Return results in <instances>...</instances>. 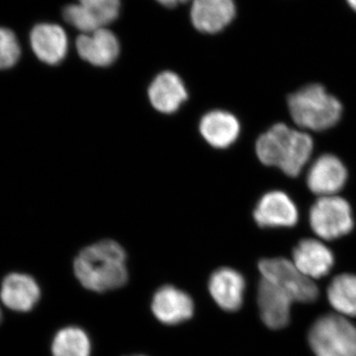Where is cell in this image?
I'll use <instances>...</instances> for the list:
<instances>
[{"label":"cell","instance_id":"1","mask_svg":"<svg viewBox=\"0 0 356 356\" xmlns=\"http://www.w3.org/2000/svg\"><path fill=\"white\" fill-rule=\"evenodd\" d=\"M127 255L118 243L100 241L83 248L74 259L77 280L86 289L105 292L125 285L128 280Z\"/></svg>","mask_w":356,"mask_h":356},{"label":"cell","instance_id":"2","mask_svg":"<svg viewBox=\"0 0 356 356\" xmlns=\"http://www.w3.org/2000/svg\"><path fill=\"white\" fill-rule=\"evenodd\" d=\"M314 140L305 131L278 123L259 136L255 145L264 165L280 168L288 177H298L310 161Z\"/></svg>","mask_w":356,"mask_h":356},{"label":"cell","instance_id":"3","mask_svg":"<svg viewBox=\"0 0 356 356\" xmlns=\"http://www.w3.org/2000/svg\"><path fill=\"white\" fill-rule=\"evenodd\" d=\"M293 121L304 131L322 132L336 126L343 114V105L324 86L308 84L288 97Z\"/></svg>","mask_w":356,"mask_h":356},{"label":"cell","instance_id":"4","mask_svg":"<svg viewBox=\"0 0 356 356\" xmlns=\"http://www.w3.org/2000/svg\"><path fill=\"white\" fill-rule=\"evenodd\" d=\"M308 339L317 356H356V327L341 316L329 314L318 318Z\"/></svg>","mask_w":356,"mask_h":356},{"label":"cell","instance_id":"5","mask_svg":"<svg viewBox=\"0 0 356 356\" xmlns=\"http://www.w3.org/2000/svg\"><path fill=\"white\" fill-rule=\"evenodd\" d=\"M309 221L314 233L327 241L346 236L355 227L350 203L337 195L318 197L311 207Z\"/></svg>","mask_w":356,"mask_h":356},{"label":"cell","instance_id":"6","mask_svg":"<svg viewBox=\"0 0 356 356\" xmlns=\"http://www.w3.org/2000/svg\"><path fill=\"white\" fill-rule=\"evenodd\" d=\"M259 269L262 278L286 293L293 302L312 303L317 300L318 289L315 283L287 259L281 257L262 259Z\"/></svg>","mask_w":356,"mask_h":356},{"label":"cell","instance_id":"7","mask_svg":"<svg viewBox=\"0 0 356 356\" xmlns=\"http://www.w3.org/2000/svg\"><path fill=\"white\" fill-rule=\"evenodd\" d=\"M120 0H79L65 7V20L83 34L106 27L118 18Z\"/></svg>","mask_w":356,"mask_h":356},{"label":"cell","instance_id":"8","mask_svg":"<svg viewBox=\"0 0 356 356\" xmlns=\"http://www.w3.org/2000/svg\"><path fill=\"white\" fill-rule=\"evenodd\" d=\"M348 170L341 159L325 154L312 163L306 181L314 194L318 197H325L337 195L348 181Z\"/></svg>","mask_w":356,"mask_h":356},{"label":"cell","instance_id":"9","mask_svg":"<svg viewBox=\"0 0 356 356\" xmlns=\"http://www.w3.org/2000/svg\"><path fill=\"white\" fill-rule=\"evenodd\" d=\"M254 217L261 228H291L298 222L299 211L285 192L273 191L259 199Z\"/></svg>","mask_w":356,"mask_h":356},{"label":"cell","instance_id":"10","mask_svg":"<svg viewBox=\"0 0 356 356\" xmlns=\"http://www.w3.org/2000/svg\"><path fill=\"white\" fill-rule=\"evenodd\" d=\"M76 51L79 57L95 67H108L120 54V44L113 32L102 28L76 39Z\"/></svg>","mask_w":356,"mask_h":356},{"label":"cell","instance_id":"11","mask_svg":"<svg viewBox=\"0 0 356 356\" xmlns=\"http://www.w3.org/2000/svg\"><path fill=\"white\" fill-rule=\"evenodd\" d=\"M152 310L163 324L178 325L193 316V300L182 290L165 285L154 293Z\"/></svg>","mask_w":356,"mask_h":356},{"label":"cell","instance_id":"12","mask_svg":"<svg viewBox=\"0 0 356 356\" xmlns=\"http://www.w3.org/2000/svg\"><path fill=\"white\" fill-rule=\"evenodd\" d=\"M292 300L277 286L264 278L257 288V304L264 325L269 329L280 330L286 327L291 317Z\"/></svg>","mask_w":356,"mask_h":356},{"label":"cell","instance_id":"13","mask_svg":"<svg viewBox=\"0 0 356 356\" xmlns=\"http://www.w3.org/2000/svg\"><path fill=\"white\" fill-rule=\"evenodd\" d=\"M32 50L41 62L47 65H58L67 56L69 41L60 26L41 23L33 28L30 34Z\"/></svg>","mask_w":356,"mask_h":356},{"label":"cell","instance_id":"14","mask_svg":"<svg viewBox=\"0 0 356 356\" xmlns=\"http://www.w3.org/2000/svg\"><path fill=\"white\" fill-rule=\"evenodd\" d=\"M235 16L234 0H193L192 3V24L202 33L221 32Z\"/></svg>","mask_w":356,"mask_h":356},{"label":"cell","instance_id":"15","mask_svg":"<svg viewBox=\"0 0 356 356\" xmlns=\"http://www.w3.org/2000/svg\"><path fill=\"white\" fill-rule=\"evenodd\" d=\"M208 287L211 296L222 310L235 312L242 307L245 280L235 269L229 267L217 269L211 275Z\"/></svg>","mask_w":356,"mask_h":356},{"label":"cell","instance_id":"16","mask_svg":"<svg viewBox=\"0 0 356 356\" xmlns=\"http://www.w3.org/2000/svg\"><path fill=\"white\" fill-rule=\"evenodd\" d=\"M295 266L309 278L327 275L334 266V254L324 243L315 238H304L293 250Z\"/></svg>","mask_w":356,"mask_h":356},{"label":"cell","instance_id":"17","mask_svg":"<svg viewBox=\"0 0 356 356\" xmlns=\"http://www.w3.org/2000/svg\"><path fill=\"white\" fill-rule=\"evenodd\" d=\"M187 96L184 81L172 72L159 74L149 88V102L161 113H175L186 102Z\"/></svg>","mask_w":356,"mask_h":356},{"label":"cell","instance_id":"18","mask_svg":"<svg viewBox=\"0 0 356 356\" xmlns=\"http://www.w3.org/2000/svg\"><path fill=\"white\" fill-rule=\"evenodd\" d=\"M40 296L41 291L38 283L26 274H9L2 282L0 298L2 303L11 310H32L38 303Z\"/></svg>","mask_w":356,"mask_h":356},{"label":"cell","instance_id":"19","mask_svg":"<svg viewBox=\"0 0 356 356\" xmlns=\"http://www.w3.org/2000/svg\"><path fill=\"white\" fill-rule=\"evenodd\" d=\"M200 133L206 142L217 149H226L238 140L240 122L229 112L215 110L203 117Z\"/></svg>","mask_w":356,"mask_h":356},{"label":"cell","instance_id":"20","mask_svg":"<svg viewBox=\"0 0 356 356\" xmlns=\"http://www.w3.org/2000/svg\"><path fill=\"white\" fill-rule=\"evenodd\" d=\"M330 304L343 315L356 317V275L341 274L327 288Z\"/></svg>","mask_w":356,"mask_h":356},{"label":"cell","instance_id":"21","mask_svg":"<svg viewBox=\"0 0 356 356\" xmlns=\"http://www.w3.org/2000/svg\"><path fill=\"white\" fill-rule=\"evenodd\" d=\"M90 339L77 327H67L56 334L51 344L54 356H90Z\"/></svg>","mask_w":356,"mask_h":356},{"label":"cell","instance_id":"22","mask_svg":"<svg viewBox=\"0 0 356 356\" xmlns=\"http://www.w3.org/2000/svg\"><path fill=\"white\" fill-rule=\"evenodd\" d=\"M21 56L19 42L7 28L0 27V70H7L17 64Z\"/></svg>","mask_w":356,"mask_h":356},{"label":"cell","instance_id":"23","mask_svg":"<svg viewBox=\"0 0 356 356\" xmlns=\"http://www.w3.org/2000/svg\"><path fill=\"white\" fill-rule=\"evenodd\" d=\"M156 1L159 2L161 6L173 8V7H177L179 4L186 3L188 0H156Z\"/></svg>","mask_w":356,"mask_h":356},{"label":"cell","instance_id":"24","mask_svg":"<svg viewBox=\"0 0 356 356\" xmlns=\"http://www.w3.org/2000/svg\"><path fill=\"white\" fill-rule=\"evenodd\" d=\"M346 1H348V3L350 4L351 8L356 11V0H346Z\"/></svg>","mask_w":356,"mask_h":356},{"label":"cell","instance_id":"25","mask_svg":"<svg viewBox=\"0 0 356 356\" xmlns=\"http://www.w3.org/2000/svg\"><path fill=\"white\" fill-rule=\"evenodd\" d=\"M0 320H1V311H0Z\"/></svg>","mask_w":356,"mask_h":356},{"label":"cell","instance_id":"26","mask_svg":"<svg viewBox=\"0 0 356 356\" xmlns=\"http://www.w3.org/2000/svg\"><path fill=\"white\" fill-rule=\"evenodd\" d=\"M131 356H145V355H131Z\"/></svg>","mask_w":356,"mask_h":356}]
</instances>
